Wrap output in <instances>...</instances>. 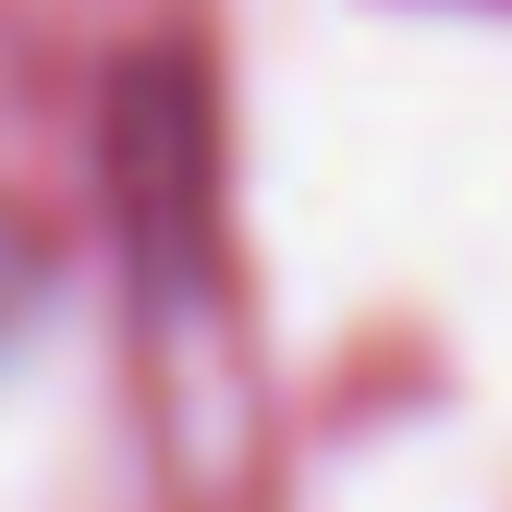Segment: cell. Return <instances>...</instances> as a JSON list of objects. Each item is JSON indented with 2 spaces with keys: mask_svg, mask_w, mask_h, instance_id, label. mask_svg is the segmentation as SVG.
Listing matches in <instances>:
<instances>
[{
  "mask_svg": "<svg viewBox=\"0 0 512 512\" xmlns=\"http://www.w3.org/2000/svg\"><path fill=\"white\" fill-rule=\"evenodd\" d=\"M25 293H37V256H25V232H13V220H0V330L25 317Z\"/></svg>",
  "mask_w": 512,
  "mask_h": 512,
  "instance_id": "obj_1",
  "label": "cell"
}]
</instances>
